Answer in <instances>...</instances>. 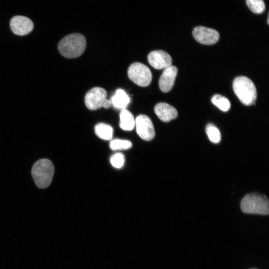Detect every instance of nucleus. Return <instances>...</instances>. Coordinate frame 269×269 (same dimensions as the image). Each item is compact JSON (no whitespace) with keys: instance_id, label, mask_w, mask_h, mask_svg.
<instances>
[{"instance_id":"nucleus-1","label":"nucleus","mask_w":269,"mask_h":269,"mask_svg":"<svg viewBox=\"0 0 269 269\" xmlns=\"http://www.w3.org/2000/svg\"><path fill=\"white\" fill-rule=\"evenodd\" d=\"M86 46V40L80 33H72L63 37L59 42L58 49L67 58H74L81 55Z\"/></svg>"},{"instance_id":"nucleus-2","label":"nucleus","mask_w":269,"mask_h":269,"mask_svg":"<svg viewBox=\"0 0 269 269\" xmlns=\"http://www.w3.org/2000/svg\"><path fill=\"white\" fill-rule=\"evenodd\" d=\"M54 173V165L47 158L36 161L31 169V175L35 184L40 189L46 188L50 185Z\"/></svg>"},{"instance_id":"nucleus-3","label":"nucleus","mask_w":269,"mask_h":269,"mask_svg":"<svg viewBox=\"0 0 269 269\" xmlns=\"http://www.w3.org/2000/svg\"><path fill=\"white\" fill-rule=\"evenodd\" d=\"M240 207L245 213L267 215L269 213V203L267 197L258 193L245 195L241 200Z\"/></svg>"},{"instance_id":"nucleus-4","label":"nucleus","mask_w":269,"mask_h":269,"mask_svg":"<svg viewBox=\"0 0 269 269\" xmlns=\"http://www.w3.org/2000/svg\"><path fill=\"white\" fill-rule=\"evenodd\" d=\"M235 94L242 103L250 106L255 104L257 98V91L253 82L245 76H239L233 82Z\"/></svg>"},{"instance_id":"nucleus-5","label":"nucleus","mask_w":269,"mask_h":269,"mask_svg":"<svg viewBox=\"0 0 269 269\" xmlns=\"http://www.w3.org/2000/svg\"><path fill=\"white\" fill-rule=\"evenodd\" d=\"M129 78L141 87L148 86L152 81V75L150 69L140 62L132 64L127 71Z\"/></svg>"},{"instance_id":"nucleus-6","label":"nucleus","mask_w":269,"mask_h":269,"mask_svg":"<svg viewBox=\"0 0 269 269\" xmlns=\"http://www.w3.org/2000/svg\"><path fill=\"white\" fill-rule=\"evenodd\" d=\"M107 92L103 88L94 87L85 95V104L87 108L91 110L103 107L108 109L111 105L110 100L106 99Z\"/></svg>"},{"instance_id":"nucleus-7","label":"nucleus","mask_w":269,"mask_h":269,"mask_svg":"<svg viewBox=\"0 0 269 269\" xmlns=\"http://www.w3.org/2000/svg\"><path fill=\"white\" fill-rule=\"evenodd\" d=\"M136 132L140 137L144 140L150 141L155 135L153 124L147 115L141 114L135 119Z\"/></svg>"},{"instance_id":"nucleus-8","label":"nucleus","mask_w":269,"mask_h":269,"mask_svg":"<svg viewBox=\"0 0 269 269\" xmlns=\"http://www.w3.org/2000/svg\"><path fill=\"white\" fill-rule=\"evenodd\" d=\"M10 27L12 32L15 35L24 36L32 31L34 24L29 18L24 16L16 15L10 20Z\"/></svg>"},{"instance_id":"nucleus-9","label":"nucleus","mask_w":269,"mask_h":269,"mask_svg":"<svg viewBox=\"0 0 269 269\" xmlns=\"http://www.w3.org/2000/svg\"><path fill=\"white\" fill-rule=\"evenodd\" d=\"M192 33L195 39L202 44L212 45L219 39V34L216 30L204 26L196 27Z\"/></svg>"},{"instance_id":"nucleus-10","label":"nucleus","mask_w":269,"mask_h":269,"mask_svg":"<svg viewBox=\"0 0 269 269\" xmlns=\"http://www.w3.org/2000/svg\"><path fill=\"white\" fill-rule=\"evenodd\" d=\"M147 58L149 64L156 69H165L172 65V61L170 55L163 50L151 52Z\"/></svg>"},{"instance_id":"nucleus-11","label":"nucleus","mask_w":269,"mask_h":269,"mask_svg":"<svg viewBox=\"0 0 269 269\" xmlns=\"http://www.w3.org/2000/svg\"><path fill=\"white\" fill-rule=\"evenodd\" d=\"M178 72L175 66H171L165 69L159 80L160 90L163 92H168L172 88Z\"/></svg>"},{"instance_id":"nucleus-12","label":"nucleus","mask_w":269,"mask_h":269,"mask_svg":"<svg viewBox=\"0 0 269 269\" xmlns=\"http://www.w3.org/2000/svg\"><path fill=\"white\" fill-rule=\"evenodd\" d=\"M154 111L161 121L166 122L175 119L178 116L176 109L165 102L157 104L154 107Z\"/></svg>"},{"instance_id":"nucleus-13","label":"nucleus","mask_w":269,"mask_h":269,"mask_svg":"<svg viewBox=\"0 0 269 269\" xmlns=\"http://www.w3.org/2000/svg\"><path fill=\"white\" fill-rule=\"evenodd\" d=\"M110 101L114 107L123 110L130 103V98L124 90L118 89Z\"/></svg>"},{"instance_id":"nucleus-14","label":"nucleus","mask_w":269,"mask_h":269,"mask_svg":"<svg viewBox=\"0 0 269 269\" xmlns=\"http://www.w3.org/2000/svg\"><path fill=\"white\" fill-rule=\"evenodd\" d=\"M119 126L125 131H131L135 126V120L133 115L126 109L120 112Z\"/></svg>"},{"instance_id":"nucleus-15","label":"nucleus","mask_w":269,"mask_h":269,"mask_svg":"<svg viewBox=\"0 0 269 269\" xmlns=\"http://www.w3.org/2000/svg\"><path fill=\"white\" fill-rule=\"evenodd\" d=\"M95 132L100 138L109 140L113 136V130L112 127L107 124L100 123L95 126Z\"/></svg>"},{"instance_id":"nucleus-16","label":"nucleus","mask_w":269,"mask_h":269,"mask_svg":"<svg viewBox=\"0 0 269 269\" xmlns=\"http://www.w3.org/2000/svg\"><path fill=\"white\" fill-rule=\"evenodd\" d=\"M211 102L224 112L228 111L230 108L231 104L229 100L221 95L216 94L214 95L211 98Z\"/></svg>"},{"instance_id":"nucleus-17","label":"nucleus","mask_w":269,"mask_h":269,"mask_svg":"<svg viewBox=\"0 0 269 269\" xmlns=\"http://www.w3.org/2000/svg\"><path fill=\"white\" fill-rule=\"evenodd\" d=\"M207 136L211 142L218 143L221 140V134L219 129L213 124L209 123L206 128Z\"/></svg>"},{"instance_id":"nucleus-18","label":"nucleus","mask_w":269,"mask_h":269,"mask_svg":"<svg viewBox=\"0 0 269 269\" xmlns=\"http://www.w3.org/2000/svg\"><path fill=\"white\" fill-rule=\"evenodd\" d=\"M246 2L249 9L255 14H261L265 9L263 0H246Z\"/></svg>"},{"instance_id":"nucleus-19","label":"nucleus","mask_w":269,"mask_h":269,"mask_svg":"<svg viewBox=\"0 0 269 269\" xmlns=\"http://www.w3.org/2000/svg\"><path fill=\"white\" fill-rule=\"evenodd\" d=\"M130 141L122 139H114L110 141L109 147L112 150H126L132 147Z\"/></svg>"},{"instance_id":"nucleus-20","label":"nucleus","mask_w":269,"mask_h":269,"mask_svg":"<svg viewBox=\"0 0 269 269\" xmlns=\"http://www.w3.org/2000/svg\"><path fill=\"white\" fill-rule=\"evenodd\" d=\"M110 163L116 168H122L125 162V157L123 154L116 153L113 154L110 158Z\"/></svg>"},{"instance_id":"nucleus-21","label":"nucleus","mask_w":269,"mask_h":269,"mask_svg":"<svg viewBox=\"0 0 269 269\" xmlns=\"http://www.w3.org/2000/svg\"></svg>"}]
</instances>
